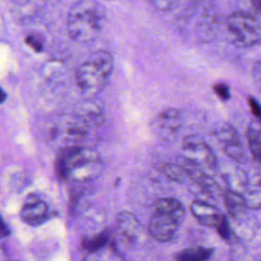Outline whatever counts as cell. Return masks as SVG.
I'll return each instance as SVG.
<instances>
[{
    "label": "cell",
    "instance_id": "1",
    "mask_svg": "<svg viewBox=\"0 0 261 261\" xmlns=\"http://www.w3.org/2000/svg\"><path fill=\"white\" fill-rule=\"evenodd\" d=\"M102 169L103 162L98 153L85 146L64 148L55 163L56 174L60 179L80 184L96 178Z\"/></svg>",
    "mask_w": 261,
    "mask_h": 261
},
{
    "label": "cell",
    "instance_id": "2",
    "mask_svg": "<svg viewBox=\"0 0 261 261\" xmlns=\"http://www.w3.org/2000/svg\"><path fill=\"white\" fill-rule=\"evenodd\" d=\"M105 22L104 7L97 0H79L69 9L67 33L79 43L94 41L101 33Z\"/></svg>",
    "mask_w": 261,
    "mask_h": 261
},
{
    "label": "cell",
    "instance_id": "3",
    "mask_svg": "<svg viewBox=\"0 0 261 261\" xmlns=\"http://www.w3.org/2000/svg\"><path fill=\"white\" fill-rule=\"evenodd\" d=\"M113 69V58L107 51L94 52L75 70L76 85L86 96H96L108 83Z\"/></svg>",
    "mask_w": 261,
    "mask_h": 261
},
{
    "label": "cell",
    "instance_id": "4",
    "mask_svg": "<svg viewBox=\"0 0 261 261\" xmlns=\"http://www.w3.org/2000/svg\"><path fill=\"white\" fill-rule=\"evenodd\" d=\"M185 208L174 198L159 199L150 217L148 231L160 243L171 241L184 219Z\"/></svg>",
    "mask_w": 261,
    "mask_h": 261
},
{
    "label": "cell",
    "instance_id": "5",
    "mask_svg": "<svg viewBox=\"0 0 261 261\" xmlns=\"http://www.w3.org/2000/svg\"><path fill=\"white\" fill-rule=\"evenodd\" d=\"M226 30L230 42L240 48L253 47L261 40L259 18L246 10H237L229 14Z\"/></svg>",
    "mask_w": 261,
    "mask_h": 261
},
{
    "label": "cell",
    "instance_id": "6",
    "mask_svg": "<svg viewBox=\"0 0 261 261\" xmlns=\"http://www.w3.org/2000/svg\"><path fill=\"white\" fill-rule=\"evenodd\" d=\"M93 127L79 114L61 116L51 130L53 139L59 140L66 147L82 146Z\"/></svg>",
    "mask_w": 261,
    "mask_h": 261
},
{
    "label": "cell",
    "instance_id": "7",
    "mask_svg": "<svg viewBox=\"0 0 261 261\" xmlns=\"http://www.w3.org/2000/svg\"><path fill=\"white\" fill-rule=\"evenodd\" d=\"M184 158L199 165L206 171H213L217 166V159L213 150L199 136L190 135L182 141Z\"/></svg>",
    "mask_w": 261,
    "mask_h": 261
},
{
    "label": "cell",
    "instance_id": "8",
    "mask_svg": "<svg viewBox=\"0 0 261 261\" xmlns=\"http://www.w3.org/2000/svg\"><path fill=\"white\" fill-rule=\"evenodd\" d=\"M214 135L221 143L226 156L232 161L241 164L248 161V156L241 138L231 124L227 122L219 123L214 130Z\"/></svg>",
    "mask_w": 261,
    "mask_h": 261
},
{
    "label": "cell",
    "instance_id": "9",
    "mask_svg": "<svg viewBox=\"0 0 261 261\" xmlns=\"http://www.w3.org/2000/svg\"><path fill=\"white\" fill-rule=\"evenodd\" d=\"M240 193L246 199L247 205L252 210L261 209V173L259 169L241 174Z\"/></svg>",
    "mask_w": 261,
    "mask_h": 261
},
{
    "label": "cell",
    "instance_id": "10",
    "mask_svg": "<svg viewBox=\"0 0 261 261\" xmlns=\"http://www.w3.org/2000/svg\"><path fill=\"white\" fill-rule=\"evenodd\" d=\"M115 228L118 237L127 245L139 242L143 236V226L137 217L128 211H120L115 220Z\"/></svg>",
    "mask_w": 261,
    "mask_h": 261
},
{
    "label": "cell",
    "instance_id": "11",
    "mask_svg": "<svg viewBox=\"0 0 261 261\" xmlns=\"http://www.w3.org/2000/svg\"><path fill=\"white\" fill-rule=\"evenodd\" d=\"M48 205L36 195H29L20 209L19 216L29 225H39L48 218Z\"/></svg>",
    "mask_w": 261,
    "mask_h": 261
},
{
    "label": "cell",
    "instance_id": "12",
    "mask_svg": "<svg viewBox=\"0 0 261 261\" xmlns=\"http://www.w3.org/2000/svg\"><path fill=\"white\" fill-rule=\"evenodd\" d=\"M193 216L204 226L215 227L218 225L220 220L223 217V214L220 210L206 201L195 200L191 203L190 206Z\"/></svg>",
    "mask_w": 261,
    "mask_h": 261
},
{
    "label": "cell",
    "instance_id": "13",
    "mask_svg": "<svg viewBox=\"0 0 261 261\" xmlns=\"http://www.w3.org/2000/svg\"><path fill=\"white\" fill-rule=\"evenodd\" d=\"M249 151L256 167L261 171V119H253L247 128Z\"/></svg>",
    "mask_w": 261,
    "mask_h": 261
},
{
    "label": "cell",
    "instance_id": "14",
    "mask_svg": "<svg viewBox=\"0 0 261 261\" xmlns=\"http://www.w3.org/2000/svg\"><path fill=\"white\" fill-rule=\"evenodd\" d=\"M181 125L180 112L174 108L162 111L158 116V126L163 136L173 138L177 135Z\"/></svg>",
    "mask_w": 261,
    "mask_h": 261
},
{
    "label": "cell",
    "instance_id": "15",
    "mask_svg": "<svg viewBox=\"0 0 261 261\" xmlns=\"http://www.w3.org/2000/svg\"><path fill=\"white\" fill-rule=\"evenodd\" d=\"M223 201L227 213L232 218L243 217L249 208L243 194L236 190L225 191L223 194Z\"/></svg>",
    "mask_w": 261,
    "mask_h": 261
},
{
    "label": "cell",
    "instance_id": "16",
    "mask_svg": "<svg viewBox=\"0 0 261 261\" xmlns=\"http://www.w3.org/2000/svg\"><path fill=\"white\" fill-rule=\"evenodd\" d=\"M11 10L18 18H28L39 12L48 0H11Z\"/></svg>",
    "mask_w": 261,
    "mask_h": 261
},
{
    "label": "cell",
    "instance_id": "17",
    "mask_svg": "<svg viewBox=\"0 0 261 261\" xmlns=\"http://www.w3.org/2000/svg\"><path fill=\"white\" fill-rule=\"evenodd\" d=\"M212 254L213 250L211 248L197 246L178 252L175 255V259L180 261H203L209 259Z\"/></svg>",
    "mask_w": 261,
    "mask_h": 261
},
{
    "label": "cell",
    "instance_id": "18",
    "mask_svg": "<svg viewBox=\"0 0 261 261\" xmlns=\"http://www.w3.org/2000/svg\"><path fill=\"white\" fill-rule=\"evenodd\" d=\"M110 231L109 230H103L99 232L96 236H93L91 238H86L82 241V246L85 250L88 252H96L104 248L110 241Z\"/></svg>",
    "mask_w": 261,
    "mask_h": 261
},
{
    "label": "cell",
    "instance_id": "19",
    "mask_svg": "<svg viewBox=\"0 0 261 261\" xmlns=\"http://www.w3.org/2000/svg\"><path fill=\"white\" fill-rule=\"evenodd\" d=\"M162 172L169 179L184 184L189 179L188 172L182 164L175 163H165L162 167Z\"/></svg>",
    "mask_w": 261,
    "mask_h": 261
},
{
    "label": "cell",
    "instance_id": "20",
    "mask_svg": "<svg viewBox=\"0 0 261 261\" xmlns=\"http://www.w3.org/2000/svg\"><path fill=\"white\" fill-rule=\"evenodd\" d=\"M216 230H217V233L220 236V238L222 240H224L226 242H230L232 240L233 232H232L231 226H230V224H229L225 215H223L222 219L220 220V222L216 226Z\"/></svg>",
    "mask_w": 261,
    "mask_h": 261
},
{
    "label": "cell",
    "instance_id": "21",
    "mask_svg": "<svg viewBox=\"0 0 261 261\" xmlns=\"http://www.w3.org/2000/svg\"><path fill=\"white\" fill-rule=\"evenodd\" d=\"M152 5L161 11H167L174 8L178 0H150Z\"/></svg>",
    "mask_w": 261,
    "mask_h": 261
},
{
    "label": "cell",
    "instance_id": "22",
    "mask_svg": "<svg viewBox=\"0 0 261 261\" xmlns=\"http://www.w3.org/2000/svg\"><path fill=\"white\" fill-rule=\"evenodd\" d=\"M214 93L221 99V100H228L230 98L229 88L224 83H217L213 86Z\"/></svg>",
    "mask_w": 261,
    "mask_h": 261
},
{
    "label": "cell",
    "instance_id": "23",
    "mask_svg": "<svg viewBox=\"0 0 261 261\" xmlns=\"http://www.w3.org/2000/svg\"><path fill=\"white\" fill-rule=\"evenodd\" d=\"M25 43H27L31 48H33L35 51H37V52H41V51L43 50L42 41H41L38 37H36V36H34V35L28 36V37L25 38Z\"/></svg>",
    "mask_w": 261,
    "mask_h": 261
},
{
    "label": "cell",
    "instance_id": "24",
    "mask_svg": "<svg viewBox=\"0 0 261 261\" xmlns=\"http://www.w3.org/2000/svg\"><path fill=\"white\" fill-rule=\"evenodd\" d=\"M248 103L250 105L251 112L255 115V117L258 119H261V105L259 104V102L254 97L250 96L248 98Z\"/></svg>",
    "mask_w": 261,
    "mask_h": 261
},
{
    "label": "cell",
    "instance_id": "25",
    "mask_svg": "<svg viewBox=\"0 0 261 261\" xmlns=\"http://www.w3.org/2000/svg\"><path fill=\"white\" fill-rule=\"evenodd\" d=\"M253 77L256 86L261 91V60H258L254 63L253 66Z\"/></svg>",
    "mask_w": 261,
    "mask_h": 261
},
{
    "label": "cell",
    "instance_id": "26",
    "mask_svg": "<svg viewBox=\"0 0 261 261\" xmlns=\"http://www.w3.org/2000/svg\"><path fill=\"white\" fill-rule=\"evenodd\" d=\"M249 8L255 16L261 19V0H249Z\"/></svg>",
    "mask_w": 261,
    "mask_h": 261
},
{
    "label": "cell",
    "instance_id": "27",
    "mask_svg": "<svg viewBox=\"0 0 261 261\" xmlns=\"http://www.w3.org/2000/svg\"><path fill=\"white\" fill-rule=\"evenodd\" d=\"M8 233H9V231H8V229H7L6 225H5V223L2 222V228H1V234H2V237L8 236Z\"/></svg>",
    "mask_w": 261,
    "mask_h": 261
}]
</instances>
